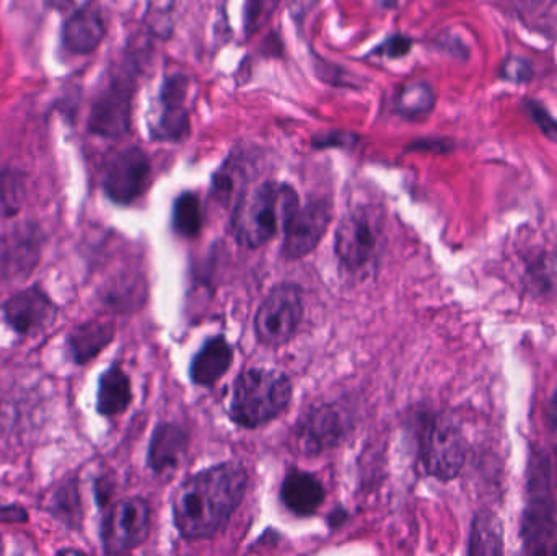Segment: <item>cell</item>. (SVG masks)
Returning <instances> with one entry per match:
<instances>
[{
    "label": "cell",
    "mask_w": 557,
    "mask_h": 556,
    "mask_svg": "<svg viewBox=\"0 0 557 556\" xmlns=\"http://www.w3.org/2000/svg\"><path fill=\"white\" fill-rule=\"evenodd\" d=\"M247 486V470L238 462L219 464L189 477L173 498L180 534L188 541L214 538L244 502Z\"/></svg>",
    "instance_id": "1"
},
{
    "label": "cell",
    "mask_w": 557,
    "mask_h": 556,
    "mask_svg": "<svg viewBox=\"0 0 557 556\" xmlns=\"http://www.w3.org/2000/svg\"><path fill=\"white\" fill-rule=\"evenodd\" d=\"M298 209L300 199L290 185L263 183L238 201L232 221L235 238L244 247H263L287 228Z\"/></svg>",
    "instance_id": "2"
},
{
    "label": "cell",
    "mask_w": 557,
    "mask_h": 556,
    "mask_svg": "<svg viewBox=\"0 0 557 556\" xmlns=\"http://www.w3.org/2000/svg\"><path fill=\"white\" fill-rule=\"evenodd\" d=\"M290 379L276 369L253 368L238 375L232 392V421L242 428H260L281 417L290 405Z\"/></svg>",
    "instance_id": "3"
},
{
    "label": "cell",
    "mask_w": 557,
    "mask_h": 556,
    "mask_svg": "<svg viewBox=\"0 0 557 556\" xmlns=\"http://www.w3.org/2000/svg\"><path fill=\"white\" fill-rule=\"evenodd\" d=\"M385 247V218L373 205H357L341 219L334 251L341 264L352 273L375 268Z\"/></svg>",
    "instance_id": "4"
},
{
    "label": "cell",
    "mask_w": 557,
    "mask_h": 556,
    "mask_svg": "<svg viewBox=\"0 0 557 556\" xmlns=\"http://www.w3.org/2000/svg\"><path fill=\"white\" fill-rule=\"evenodd\" d=\"M304 319V296L297 284L274 287L255 316V333L261 345L278 348L290 342Z\"/></svg>",
    "instance_id": "5"
},
{
    "label": "cell",
    "mask_w": 557,
    "mask_h": 556,
    "mask_svg": "<svg viewBox=\"0 0 557 556\" xmlns=\"http://www.w3.org/2000/svg\"><path fill=\"white\" fill-rule=\"evenodd\" d=\"M421 460L425 472L435 479L454 480L467 460L463 433L447 415H435L425 424L421 440Z\"/></svg>",
    "instance_id": "6"
},
{
    "label": "cell",
    "mask_w": 557,
    "mask_h": 556,
    "mask_svg": "<svg viewBox=\"0 0 557 556\" xmlns=\"http://www.w3.org/2000/svg\"><path fill=\"white\" fill-rule=\"evenodd\" d=\"M149 503L139 496L121 499L108 512L101 531V541L107 554H127L140 547L150 534Z\"/></svg>",
    "instance_id": "7"
},
{
    "label": "cell",
    "mask_w": 557,
    "mask_h": 556,
    "mask_svg": "<svg viewBox=\"0 0 557 556\" xmlns=\"http://www.w3.org/2000/svg\"><path fill=\"white\" fill-rule=\"evenodd\" d=\"M150 172V160L143 149L120 150L104 166V193L116 205H133L149 188Z\"/></svg>",
    "instance_id": "8"
},
{
    "label": "cell",
    "mask_w": 557,
    "mask_h": 556,
    "mask_svg": "<svg viewBox=\"0 0 557 556\" xmlns=\"http://www.w3.org/2000/svg\"><path fill=\"white\" fill-rule=\"evenodd\" d=\"M189 78L175 74L160 88L159 103L149 120L150 136L156 140H182L189 133Z\"/></svg>",
    "instance_id": "9"
},
{
    "label": "cell",
    "mask_w": 557,
    "mask_h": 556,
    "mask_svg": "<svg viewBox=\"0 0 557 556\" xmlns=\"http://www.w3.org/2000/svg\"><path fill=\"white\" fill-rule=\"evenodd\" d=\"M133 97V82L126 78L111 82L91 107L88 123L91 133L110 139L124 136L131 126Z\"/></svg>",
    "instance_id": "10"
},
{
    "label": "cell",
    "mask_w": 557,
    "mask_h": 556,
    "mask_svg": "<svg viewBox=\"0 0 557 556\" xmlns=\"http://www.w3.org/2000/svg\"><path fill=\"white\" fill-rule=\"evenodd\" d=\"M333 219V208L327 201H313L298 209L285 228L282 255L288 260L307 257L320 245Z\"/></svg>",
    "instance_id": "11"
},
{
    "label": "cell",
    "mask_w": 557,
    "mask_h": 556,
    "mask_svg": "<svg viewBox=\"0 0 557 556\" xmlns=\"http://www.w3.org/2000/svg\"><path fill=\"white\" fill-rule=\"evenodd\" d=\"M346 436V418L333 405H321L311 410L298 424L297 440L307 454L333 449Z\"/></svg>",
    "instance_id": "12"
},
{
    "label": "cell",
    "mask_w": 557,
    "mask_h": 556,
    "mask_svg": "<svg viewBox=\"0 0 557 556\" xmlns=\"http://www.w3.org/2000/svg\"><path fill=\"white\" fill-rule=\"evenodd\" d=\"M39 240L26 227L0 232V283L26 276L38 263Z\"/></svg>",
    "instance_id": "13"
},
{
    "label": "cell",
    "mask_w": 557,
    "mask_h": 556,
    "mask_svg": "<svg viewBox=\"0 0 557 556\" xmlns=\"http://www.w3.org/2000/svg\"><path fill=\"white\" fill-rule=\"evenodd\" d=\"M7 322L22 335H32L48 326L55 316L51 299L38 287H29L7 300L3 306Z\"/></svg>",
    "instance_id": "14"
},
{
    "label": "cell",
    "mask_w": 557,
    "mask_h": 556,
    "mask_svg": "<svg viewBox=\"0 0 557 556\" xmlns=\"http://www.w3.org/2000/svg\"><path fill=\"white\" fill-rule=\"evenodd\" d=\"M104 35L107 23L100 10L85 5L65 20L62 42L65 49L74 54H90L101 45Z\"/></svg>",
    "instance_id": "15"
},
{
    "label": "cell",
    "mask_w": 557,
    "mask_h": 556,
    "mask_svg": "<svg viewBox=\"0 0 557 556\" xmlns=\"http://www.w3.org/2000/svg\"><path fill=\"white\" fill-rule=\"evenodd\" d=\"M188 453V433L178 424L163 423L153 431L149 466L157 475L175 472Z\"/></svg>",
    "instance_id": "16"
},
{
    "label": "cell",
    "mask_w": 557,
    "mask_h": 556,
    "mask_svg": "<svg viewBox=\"0 0 557 556\" xmlns=\"http://www.w3.org/2000/svg\"><path fill=\"white\" fill-rule=\"evenodd\" d=\"M234 362V348L224 336L209 339L193 358L189 378L196 385L212 387L218 384Z\"/></svg>",
    "instance_id": "17"
},
{
    "label": "cell",
    "mask_w": 557,
    "mask_h": 556,
    "mask_svg": "<svg viewBox=\"0 0 557 556\" xmlns=\"http://www.w3.org/2000/svg\"><path fill=\"white\" fill-rule=\"evenodd\" d=\"M281 502L297 516H311L324 502L320 480L304 470H290L281 486Z\"/></svg>",
    "instance_id": "18"
},
{
    "label": "cell",
    "mask_w": 557,
    "mask_h": 556,
    "mask_svg": "<svg viewBox=\"0 0 557 556\" xmlns=\"http://www.w3.org/2000/svg\"><path fill=\"white\" fill-rule=\"evenodd\" d=\"M133 401L131 381L120 366L108 369L98 385L97 408L103 417L124 413Z\"/></svg>",
    "instance_id": "19"
},
{
    "label": "cell",
    "mask_w": 557,
    "mask_h": 556,
    "mask_svg": "<svg viewBox=\"0 0 557 556\" xmlns=\"http://www.w3.org/2000/svg\"><path fill=\"white\" fill-rule=\"evenodd\" d=\"M113 336L114 329L110 323L88 322L77 326L69 338L75 361L81 365L90 361L104 346L110 345Z\"/></svg>",
    "instance_id": "20"
},
{
    "label": "cell",
    "mask_w": 557,
    "mask_h": 556,
    "mask_svg": "<svg viewBox=\"0 0 557 556\" xmlns=\"http://www.w3.org/2000/svg\"><path fill=\"white\" fill-rule=\"evenodd\" d=\"M523 538L532 554H557V522L545 509H533L527 516Z\"/></svg>",
    "instance_id": "21"
},
{
    "label": "cell",
    "mask_w": 557,
    "mask_h": 556,
    "mask_svg": "<svg viewBox=\"0 0 557 556\" xmlns=\"http://www.w3.org/2000/svg\"><path fill=\"white\" fill-rule=\"evenodd\" d=\"M435 95L425 82L403 85L396 95V110L401 116L414 120L425 116L434 108Z\"/></svg>",
    "instance_id": "22"
},
{
    "label": "cell",
    "mask_w": 557,
    "mask_h": 556,
    "mask_svg": "<svg viewBox=\"0 0 557 556\" xmlns=\"http://www.w3.org/2000/svg\"><path fill=\"white\" fill-rule=\"evenodd\" d=\"M201 201L195 193H183L173 206V228L185 238L198 237L202 231Z\"/></svg>",
    "instance_id": "23"
},
{
    "label": "cell",
    "mask_w": 557,
    "mask_h": 556,
    "mask_svg": "<svg viewBox=\"0 0 557 556\" xmlns=\"http://www.w3.org/2000/svg\"><path fill=\"white\" fill-rule=\"evenodd\" d=\"M500 551H503V539H500V528L496 519L490 515L480 516L474 521L473 532H471L470 554L493 555L500 554Z\"/></svg>",
    "instance_id": "24"
},
{
    "label": "cell",
    "mask_w": 557,
    "mask_h": 556,
    "mask_svg": "<svg viewBox=\"0 0 557 556\" xmlns=\"http://www.w3.org/2000/svg\"><path fill=\"white\" fill-rule=\"evenodd\" d=\"M25 201V182L15 170L0 172V218L18 214Z\"/></svg>",
    "instance_id": "25"
},
{
    "label": "cell",
    "mask_w": 557,
    "mask_h": 556,
    "mask_svg": "<svg viewBox=\"0 0 557 556\" xmlns=\"http://www.w3.org/2000/svg\"><path fill=\"white\" fill-rule=\"evenodd\" d=\"M281 0H245L244 28L245 35L251 36L260 32L276 12Z\"/></svg>",
    "instance_id": "26"
},
{
    "label": "cell",
    "mask_w": 557,
    "mask_h": 556,
    "mask_svg": "<svg viewBox=\"0 0 557 556\" xmlns=\"http://www.w3.org/2000/svg\"><path fill=\"white\" fill-rule=\"evenodd\" d=\"M412 41L408 36L396 35L383 41L379 48L373 49V55H383V58L396 59L403 58L411 51Z\"/></svg>",
    "instance_id": "27"
},
{
    "label": "cell",
    "mask_w": 557,
    "mask_h": 556,
    "mask_svg": "<svg viewBox=\"0 0 557 556\" xmlns=\"http://www.w3.org/2000/svg\"><path fill=\"white\" fill-rule=\"evenodd\" d=\"M532 114L535 118L536 123L542 127L543 133L546 136L552 137L553 140H557V123L549 116L546 111H543L542 108L536 107V104H532Z\"/></svg>",
    "instance_id": "28"
},
{
    "label": "cell",
    "mask_w": 557,
    "mask_h": 556,
    "mask_svg": "<svg viewBox=\"0 0 557 556\" xmlns=\"http://www.w3.org/2000/svg\"><path fill=\"white\" fill-rule=\"evenodd\" d=\"M320 0H292L290 10L295 18H304Z\"/></svg>",
    "instance_id": "29"
},
{
    "label": "cell",
    "mask_w": 557,
    "mask_h": 556,
    "mask_svg": "<svg viewBox=\"0 0 557 556\" xmlns=\"http://www.w3.org/2000/svg\"><path fill=\"white\" fill-rule=\"evenodd\" d=\"M383 7L386 9H399V7L405 5L408 0H380Z\"/></svg>",
    "instance_id": "30"
},
{
    "label": "cell",
    "mask_w": 557,
    "mask_h": 556,
    "mask_svg": "<svg viewBox=\"0 0 557 556\" xmlns=\"http://www.w3.org/2000/svg\"><path fill=\"white\" fill-rule=\"evenodd\" d=\"M51 3H54V5L58 7H69L72 5V0H51Z\"/></svg>",
    "instance_id": "31"
},
{
    "label": "cell",
    "mask_w": 557,
    "mask_h": 556,
    "mask_svg": "<svg viewBox=\"0 0 557 556\" xmlns=\"http://www.w3.org/2000/svg\"><path fill=\"white\" fill-rule=\"evenodd\" d=\"M553 415L557 418V398H555V410H553Z\"/></svg>",
    "instance_id": "32"
}]
</instances>
